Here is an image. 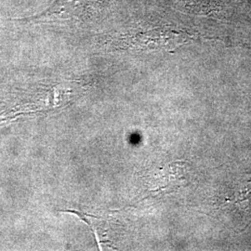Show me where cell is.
I'll list each match as a JSON object with an SVG mask.
<instances>
[{
    "mask_svg": "<svg viewBox=\"0 0 251 251\" xmlns=\"http://www.w3.org/2000/svg\"><path fill=\"white\" fill-rule=\"evenodd\" d=\"M90 3L91 0H55L42 12L20 21L31 24H47L79 20L85 15Z\"/></svg>",
    "mask_w": 251,
    "mask_h": 251,
    "instance_id": "cell-1",
    "label": "cell"
},
{
    "mask_svg": "<svg viewBox=\"0 0 251 251\" xmlns=\"http://www.w3.org/2000/svg\"><path fill=\"white\" fill-rule=\"evenodd\" d=\"M129 45L136 48H163L175 46L183 42V35L171 28H156L150 31L140 32L127 37Z\"/></svg>",
    "mask_w": 251,
    "mask_h": 251,
    "instance_id": "cell-2",
    "label": "cell"
}]
</instances>
